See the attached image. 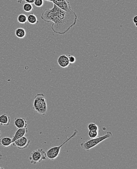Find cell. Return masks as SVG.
Instances as JSON below:
<instances>
[{"mask_svg":"<svg viewBox=\"0 0 137 169\" xmlns=\"http://www.w3.org/2000/svg\"><path fill=\"white\" fill-rule=\"evenodd\" d=\"M41 18L46 23L53 22L51 28L54 32L64 35L76 25L77 16L73 10L64 11L54 4L52 9L43 10Z\"/></svg>","mask_w":137,"mask_h":169,"instance_id":"cell-1","label":"cell"},{"mask_svg":"<svg viewBox=\"0 0 137 169\" xmlns=\"http://www.w3.org/2000/svg\"><path fill=\"white\" fill-rule=\"evenodd\" d=\"M33 108L38 114L44 115L47 110V101L44 94H37L34 97Z\"/></svg>","mask_w":137,"mask_h":169,"instance_id":"cell-2","label":"cell"},{"mask_svg":"<svg viewBox=\"0 0 137 169\" xmlns=\"http://www.w3.org/2000/svg\"><path fill=\"white\" fill-rule=\"evenodd\" d=\"M112 136V133L108 131L104 136L91 138L90 140L81 143L80 144L81 147L82 148V149L84 151H89L106 139L111 138Z\"/></svg>","mask_w":137,"mask_h":169,"instance_id":"cell-3","label":"cell"},{"mask_svg":"<svg viewBox=\"0 0 137 169\" xmlns=\"http://www.w3.org/2000/svg\"><path fill=\"white\" fill-rule=\"evenodd\" d=\"M77 133H78V131L77 130H75L73 134L68 139L65 140L62 144H61L59 146H58L53 147L50 148L46 152L47 158H48L49 160H55L58 157V156H59V154H60V150H61L60 149L61 148L62 146L66 144L70 139H72V138H73V137L76 136Z\"/></svg>","mask_w":137,"mask_h":169,"instance_id":"cell-4","label":"cell"},{"mask_svg":"<svg viewBox=\"0 0 137 169\" xmlns=\"http://www.w3.org/2000/svg\"><path fill=\"white\" fill-rule=\"evenodd\" d=\"M46 159V152L42 149H39L33 151L31 153L29 158L30 163L32 164H36L37 163H40L42 160Z\"/></svg>","mask_w":137,"mask_h":169,"instance_id":"cell-5","label":"cell"},{"mask_svg":"<svg viewBox=\"0 0 137 169\" xmlns=\"http://www.w3.org/2000/svg\"><path fill=\"white\" fill-rule=\"evenodd\" d=\"M46 1L51 2L58 7L65 11H72L70 2L68 0H44Z\"/></svg>","mask_w":137,"mask_h":169,"instance_id":"cell-6","label":"cell"},{"mask_svg":"<svg viewBox=\"0 0 137 169\" xmlns=\"http://www.w3.org/2000/svg\"><path fill=\"white\" fill-rule=\"evenodd\" d=\"M30 143V140L28 138L23 136L12 143L14 146L17 147L19 149L23 150L28 147Z\"/></svg>","mask_w":137,"mask_h":169,"instance_id":"cell-7","label":"cell"},{"mask_svg":"<svg viewBox=\"0 0 137 169\" xmlns=\"http://www.w3.org/2000/svg\"><path fill=\"white\" fill-rule=\"evenodd\" d=\"M58 62L59 66L63 68H67L71 64L68 55H62L59 56L58 59Z\"/></svg>","mask_w":137,"mask_h":169,"instance_id":"cell-8","label":"cell"},{"mask_svg":"<svg viewBox=\"0 0 137 169\" xmlns=\"http://www.w3.org/2000/svg\"><path fill=\"white\" fill-rule=\"evenodd\" d=\"M28 131V130L27 127L22 128H19L15 132L13 137L12 138V143L17 139L25 136V134L27 133Z\"/></svg>","mask_w":137,"mask_h":169,"instance_id":"cell-9","label":"cell"},{"mask_svg":"<svg viewBox=\"0 0 137 169\" xmlns=\"http://www.w3.org/2000/svg\"><path fill=\"white\" fill-rule=\"evenodd\" d=\"M14 125L17 128H22L27 126V121L23 118H15L14 119Z\"/></svg>","mask_w":137,"mask_h":169,"instance_id":"cell-10","label":"cell"},{"mask_svg":"<svg viewBox=\"0 0 137 169\" xmlns=\"http://www.w3.org/2000/svg\"><path fill=\"white\" fill-rule=\"evenodd\" d=\"M10 116L6 114H2L0 116V125L2 126H8L10 123Z\"/></svg>","mask_w":137,"mask_h":169,"instance_id":"cell-11","label":"cell"},{"mask_svg":"<svg viewBox=\"0 0 137 169\" xmlns=\"http://www.w3.org/2000/svg\"><path fill=\"white\" fill-rule=\"evenodd\" d=\"M12 144V138L9 137H2L0 138V144L4 147H9Z\"/></svg>","mask_w":137,"mask_h":169,"instance_id":"cell-12","label":"cell"},{"mask_svg":"<svg viewBox=\"0 0 137 169\" xmlns=\"http://www.w3.org/2000/svg\"><path fill=\"white\" fill-rule=\"evenodd\" d=\"M15 35L18 38L23 39L24 38L26 35V32L25 29L23 28H18L15 31Z\"/></svg>","mask_w":137,"mask_h":169,"instance_id":"cell-13","label":"cell"},{"mask_svg":"<svg viewBox=\"0 0 137 169\" xmlns=\"http://www.w3.org/2000/svg\"><path fill=\"white\" fill-rule=\"evenodd\" d=\"M27 22L30 24H32V25L37 24L39 23V20H37V17L34 14H29L27 17Z\"/></svg>","mask_w":137,"mask_h":169,"instance_id":"cell-14","label":"cell"},{"mask_svg":"<svg viewBox=\"0 0 137 169\" xmlns=\"http://www.w3.org/2000/svg\"><path fill=\"white\" fill-rule=\"evenodd\" d=\"M27 16L24 14H21L18 16L17 18L18 22L21 24H25L27 22Z\"/></svg>","mask_w":137,"mask_h":169,"instance_id":"cell-15","label":"cell"},{"mask_svg":"<svg viewBox=\"0 0 137 169\" xmlns=\"http://www.w3.org/2000/svg\"><path fill=\"white\" fill-rule=\"evenodd\" d=\"M23 9L25 12L29 13V12L32 11L33 9V6L31 4L26 2L23 6Z\"/></svg>","mask_w":137,"mask_h":169,"instance_id":"cell-16","label":"cell"},{"mask_svg":"<svg viewBox=\"0 0 137 169\" xmlns=\"http://www.w3.org/2000/svg\"><path fill=\"white\" fill-rule=\"evenodd\" d=\"M98 132L99 131H97V130H91V131H89L88 133V134L91 139L95 138L98 136Z\"/></svg>","mask_w":137,"mask_h":169,"instance_id":"cell-17","label":"cell"},{"mask_svg":"<svg viewBox=\"0 0 137 169\" xmlns=\"http://www.w3.org/2000/svg\"><path fill=\"white\" fill-rule=\"evenodd\" d=\"M88 128L89 131H91V130L99 131L98 126L94 123H90L88 125Z\"/></svg>","mask_w":137,"mask_h":169,"instance_id":"cell-18","label":"cell"},{"mask_svg":"<svg viewBox=\"0 0 137 169\" xmlns=\"http://www.w3.org/2000/svg\"><path fill=\"white\" fill-rule=\"evenodd\" d=\"M44 0H35L33 4L37 7H40L43 6L44 4Z\"/></svg>","mask_w":137,"mask_h":169,"instance_id":"cell-19","label":"cell"},{"mask_svg":"<svg viewBox=\"0 0 137 169\" xmlns=\"http://www.w3.org/2000/svg\"><path fill=\"white\" fill-rule=\"evenodd\" d=\"M68 57V60L70 61V64H73L76 62V59L75 56L72 55H70L67 54Z\"/></svg>","mask_w":137,"mask_h":169,"instance_id":"cell-20","label":"cell"},{"mask_svg":"<svg viewBox=\"0 0 137 169\" xmlns=\"http://www.w3.org/2000/svg\"><path fill=\"white\" fill-rule=\"evenodd\" d=\"M133 22L134 24H135V26L137 27V16L136 15L133 18Z\"/></svg>","mask_w":137,"mask_h":169,"instance_id":"cell-21","label":"cell"},{"mask_svg":"<svg viewBox=\"0 0 137 169\" xmlns=\"http://www.w3.org/2000/svg\"><path fill=\"white\" fill-rule=\"evenodd\" d=\"M23 1H24L25 2H27V3L32 4L34 3L35 0H23Z\"/></svg>","mask_w":137,"mask_h":169,"instance_id":"cell-22","label":"cell"},{"mask_svg":"<svg viewBox=\"0 0 137 169\" xmlns=\"http://www.w3.org/2000/svg\"><path fill=\"white\" fill-rule=\"evenodd\" d=\"M2 155H1V154H0V157H2Z\"/></svg>","mask_w":137,"mask_h":169,"instance_id":"cell-23","label":"cell"},{"mask_svg":"<svg viewBox=\"0 0 137 169\" xmlns=\"http://www.w3.org/2000/svg\"><path fill=\"white\" fill-rule=\"evenodd\" d=\"M1 131L0 130V136H1Z\"/></svg>","mask_w":137,"mask_h":169,"instance_id":"cell-24","label":"cell"}]
</instances>
